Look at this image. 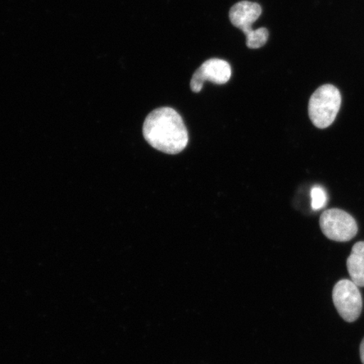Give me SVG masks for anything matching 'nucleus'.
I'll return each instance as SVG.
<instances>
[{
    "label": "nucleus",
    "instance_id": "obj_1",
    "mask_svg": "<svg viewBox=\"0 0 364 364\" xmlns=\"http://www.w3.org/2000/svg\"><path fill=\"white\" fill-rule=\"evenodd\" d=\"M143 134L153 148L168 154L181 153L189 141L183 119L171 107H161L150 112L144 121Z\"/></svg>",
    "mask_w": 364,
    "mask_h": 364
},
{
    "label": "nucleus",
    "instance_id": "obj_2",
    "mask_svg": "<svg viewBox=\"0 0 364 364\" xmlns=\"http://www.w3.org/2000/svg\"><path fill=\"white\" fill-rule=\"evenodd\" d=\"M262 13L260 4L250 1H240L232 6L230 11V20L232 25L243 31L247 36V46L250 49L263 47L269 38V31L261 27L253 30L252 25Z\"/></svg>",
    "mask_w": 364,
    "mask_h": 364
},
{
    "label": "nucleus",
    "instance_id": "obj_3",
    "mask_svg": "<svg viewBox=\"0 0 364 364\" xmlns=\"http://www.w3.org/2000/svg\"><path fill=\"white\" fill-rule=\"evenodd\" d=\"M341 104V95L336 86H321L309 99V117L312 124L321 129L330 127L338 116Z\"/></svg>",
    "mask_w": 364,
    "mask_h": 364
},
{
    "label": "nucleus",
    "instance_id": "obj_4",
    "mask_svg": "<svg viewBox=\"0 0 364 364\" xmlns=\"http://www.w3.org/2000/svg\"><path fill=\"white\" fill-rule=\"evenodd\" d=\"M320 225L327 238L347 242L358 234V225L354 218L347 212L338 208L328 209L322 213Z\"/></svg>",
    "mask_w": 364,
    "mask_h": 364
},
{
    "label": "nucleus",
    "instance_id": "obj_5",
    "mask_svg": "<svg viewBox=\"0 0 364 364\" xmlns=\"http://www.w3.org/2000/svg\"><path fill=\"white\" fill-rule=\"evenodd\" d=\"M332 299L344 321L353 322L360 316L363 309L362 295L358 287L352 280L339 281L334 287Z\"/></svg>",
    "mask_w": 364,
    "mask_h": 364
},
{
    "label": "nucleus",
    "instance_id": "obj_6",
    "mask_svg": "<svg viewBox=\"0 0 364 364\" xmlns=\"http://www.w3.org/2000/svg\"><path fill=\"white\" fill-rule=\"evenodd\" d=\"M230 63L223 59L211 58L205 61L191 80V89L195 93H199L203 87L205 81H211L216 85H225L231 78Z\"/></svg>",
    "mask_w": 364,
    "mask_h": 364
},
{
    "label": "nucleus",
    "instance_id": "obj_7",
    "mask_svg": "<svg viewBox=\"0 0 364 364\" xmlns=\"http://www.w3.org/2000/svg\"><path fill=\"white\" fill-rule=\"evenodd\" d=\"M351 280L358 287H364V242L354 245L347 262Z\"/></svg>",
    "mask_w": 364,
    "mask_h": 364
},
{
    "label": "nucleus",
    "instance_id": "obj_8",
    "mask_svg": "<svg viewBox=\"0 0 364 364\" xmlns=\"http://www.w3.org/2000/svg\"><path fill=\"white\" fill-rule=\"evenodd\" d=\"M311 207L314 210H320L324 208L327 201L326 191L321 186H315L311 190Z\"/></svg>",
    "mask_w": 364,
    "mask_h": 364
},
{
    "label": "nucleus",
    "instance_id": "obj_9",
    "mask_svg": "<svg viewBox=\"0 0 364 364\" xmlns=\"http://www.w3.org/2000/svg\"><path fill=\"white\" fill-rule=\"evenodd\" d=\"M360 357L363 364H364V338L362 341V343L360 346Z\"/></svg>",
    "mask_w": 364,
    "mask_h": 364
}]
</instances>
